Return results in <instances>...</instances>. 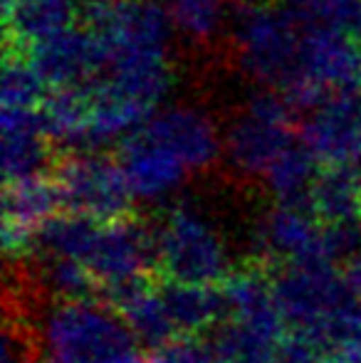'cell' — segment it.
Listing matches in <instances>:
<instances>
[{
  "instance_id": "2e32d148",
  "label": "cell",
  "mask_w": 361,
  "mask_h": 363,
  "mask_svg": "<svg viewBox=\"0 0 361 363\" xmlns=\"http://www.w3.org/2000/svg\"><path fill=\"white\" fill-rule=\"evenodd\" d=\"M319 176V161L304 144H292L277 156V161L262 176L267 191L282 206H297L312 211V188Z\"/></svg>"
},
{
  "instance_id": "52a82bcc",
  "label": "cell",
  "mask_w": 361,
  "mask_h": 363,
  "mask_svg": "<svg viewBox=\"0 0 361 363\" xmlns=\"http://www.w3.org/2000/svg\"><path fill=\"white\" fill-rule=\"evenodd\" d=\"M84 267L96 277L101 294L136 279L156 277L154 225L144 223L136 213L101 223Z\"/></svg>"
},
{
  "instance_id": "ba28073f",
  "label": "cell",
  "mask_w": 361,
  "mask_h": 363,
  "mask_svg": "<svg viewBox=\"0 0 361 363\" xmlns=\"http://www.w3.org/2000/svg\"><path fill=\"white\" fill-rule=\"evenodd\" d=\"M255 250L257 259L270 267L307 262L332 264L324 250V223L312 211L297 206L277 203L262 216L255 233Z\"/></svg>"
},
{
  "instance_id": "e0dca14e",
  "label": "cell",
  "mask_w": 361,
  "mask_h": 363,
  "mask_svg": "<svg viewBox=\"0 0 361 363\" xmlns=\"http://www.w3.org/2000/svg\"><path fill=\"white\" fill-rule=\"evenodd\" d=\"M176 35L188 45H213L228 35L233 8L231 0H161Z\"/></svg>"
},
{
  "instance_id": "ac0fdd59",
  "label": "cell",
  "mask_w": 361,
  "mask_h": 363,
  "mask_svg": "<svg viewBox=\"0 0 361 363\" xmlns=\"http://www.w3.org/2000/svg\"><path fill=\"white\" fill-rule=\"evenodd\" d=\"M312 213L322 223L361 220L359 181L354 166H324L312 188Z\"/></svg>"
},
{
  "instance_id": "cb8c5ba5",
  "label": "cell",
  "mask_w": 361,
  "mask_h": 363,
  "mask_svg": "<svg viewBox=\"0 0 361 363\" xmlns=\"http://www.w3.org/2000/svg\"><path fill=\"white\" fill-rule=\"evenodd\" d=\"M357 181H359V201H361V166H357Z\"/></svg>"
},
{
  "instance_id": "8992f818",
  "label": "cell",
  "mask_w": 361,
  "mask_h": 363,
  "mask_svg": "<svg viewBox=\"0 0 361 363\" xmlns=\"http://www.w3.org/2000/svg\"><path fill=\"white\" fill-rule=\"evenodd\" d=\"M50 176L57 183L62 211L94 220H116L131 216L129 183L119 161L99 151H67L57 158Z\"/></svg>"
},
{
  "instance_id": "5bb4252c",
  "label": "cell",
  "mask_w": 361,
  "mask_h": 363,
  "mask_svg": "<svg viewBox=\"0 0 361 363\" xmlns=\"http://www.w3.org/2000/svg\"><path fill=\"white\" fill-rule=\"evenodd\" d=\"M84 8V0H3L8 43L33 50L35 45L77 28Z\"/></svg>"
},
{
  "instance_id": "4fadbf2b",
  "label": "cell",
  "mask_w": 361,
  "mask_h": 363,
  "mask_svg": "<svg viewBox=\"0 0 361 363\" xmlns=\"http://www.w3.org/2000/svg\"><path fill=\"white\" fill-rule=\"evenodd\" d=\"M52 139L45 129L40 109L3 106V173L5 183L43 176L55 166Z\"/></svg>"
},
{
  "instance_id": "9a60e30c",
  "label": "cell",
  "mask_w": 361,
  "mask_h": 363,
  "mask_svg": "<svg viewBox=\"0 0 361 363\" xmlns=\"http://www.w3.org/2000/svg\"><path fill=\"white\" fill-rule=\"evenodd\" d=\"M156 287L181 339L206 336L228 316V299L221 284H186L156 277Z\"/></svg>"
},
{
  "instance_id": "30bf717a",
  "label": "cell",
  "mask_w": 361,
  "mask_h": 363,
  "mask_svg": "<svg viewBox=\"0 0 361 363\" xmlns=\"http://www.w3.org/2000/svg\"><path fill=\"white\" fill-rule=\"evenodd\" d=\"M62 211L52 176H33L5 183L3 193V242L8 257L28 255L35 235L50 218Z\"/></svg>"
},
{
  "instance_id": "6da1fadb",
  "label": "cell",
  "mask_w": 361,
  "mask_h": 363,
  "mask_svg": "<svg viewBox=\"0 0 361 363\" xmlns=\"http://www.w3.org/2000/svg\"><path fill=\"white\" fill-rule=\"evenodd\" d=\"M84 28L96 50L89 86L156 114L176 82L174 25L161 0H89Z\"/></svg>"
},
{
  "instance_id": "9c48e42d",
  "label": "cell",
  "mask_w": 361,
  "mask_h": 363,
  "mask_svg": "<svg viewBox=\"0 0 361 363\" xmlns=\"http://www.w3.org/2000/svg\"><path fill=\"white\" fill-rule=\"evenodd\" d=\"M141 129L169 146L191 173L213 168L223 156V134L206 109L193 104H171L159 109Z\"/></svg>"
},
{
  "instance_id": "7a4b0ae2",
  "label": "cell",
  "mask_w": 361,
  "mask_h": 363,
  "mask_svg": "<svg viewBox=\"0 0 361 363\" xmlns=\"http://www.w3.org/2000/svg\"><path fill=\"white\" fill-rule=\"evenodd\" d=\"M304 23L287 5L265 0L235 5L226 38L238 72L287 99L299 82Z\"/></svg>"
},
{
  "instance_id": "8fae6325",
  "label": "cell",
  "mask_w": 361,
  "mask_h": 363,
  "mask_svg": "<svg viewBox=\"0 0 361 363\" xmlns=\"http://www.w3.org/2000/svg\"><path fill=\"white\" fill-rule=\"evenodd\" d=\"M116 161L136 201H161L174 196L188 176H193L169 146L156 141L144 129L121 141Z\"/></svg>"
},
{
  "instance_id": "7c38bea8",
  "label": "cell",
  "mask_w": 361,
  "mask_h": 363,
  "mask_svg": "<svg viewBox=\"0 0 361 363\" xmlns=\"http://www.w3.org/2000/svg\"><path fill=\"white\" fill-rule=\"evenodd\" d=\"M30 65L50 89H82L96 77V50L87 28H72L30 50Z\"/></svg>"
},
{
  "instance_id": "7402d4cb",
  "label": "cell",
  "mask_w": 361,
  "mask_h": 363,
  "mask_svg": "<svg viewBox=\"0 0 361 363\" xmlns=\"http://www.w3.org/2000/svg\"><path fill=\"white\" fill-rule=\"evenodd\" d=\"M342 277L347 282L349 291L361 301V250L342 264Z\"/></svg>"
},
{
  "instance_id": "3957f363",
  "label": "cell",
  "mask_w": 361,
  "mask_h": 363,
  "mask_svg": "<svg viewBox=\"0 0 361 363\" xmlns=\"http://www.w3.org/2000/svg\"><path fill=\"white\" fill-rule=\"evenodd\" d=\"M38 329L45 354L62 363H144L134 331L104 299H50Z\"/></svg>"
},
{
  "instance_id": "44dd1931",
  "label": "cell",
  "mask_w": 361,
  "mask_h": 363,
  "mask_svg": "<svg viewBox=\"0 0 361 363\" xmlns=\"http://www.w3.org/2000/svg\"><path fill=\"white\" fill-rule=\"evenodd\" d=\"M144 363H211L203 341L179 339L169 346H161L144 356Z\"/></svg>"
},
{
  "instance_id": "603a6c76",
  "label": "cell",
  "mask_w": 361,
  "mask_h": 363,
  "mask_svg": "<svg viewBox=\"0 0 361 363\" xmlns=\"http://www.w3.org/2000/svg\"><path fill=\"white\" fill-rule=\"evenodd\" d=\"M33 363H62L60 359H55V356H50V354H43L40 359H35Z\"/></svg>"
},
{
  "instance_id": "5b68a950",
  "label": "cell",
  "mask_w": 361,
  "mask_h": 363,
  "mask_svg": "<svg viewBox=\"0 0 361 363\" xmlns=\"http://www.w3.org/2000/svg\"><path fill=\"white\" fill-rule=\"evenodd\" d=\"M294 109L279 91L257 89L240 104L223 131V156L245 181L262 178L294 144Z\"/></svg>"
},
{
  "instance_id": "ffe728a7",
  "label": "cell",
  "mask_w": 361,
  "mask_h": 363,
  "mask_svg": "<svg viewBox=\"0 0 361 363\" xmlns=\"http://www.w3.org/2000/svg\"><path fill=\"white\" fill-rule=\"evenodd\" d=\"M284 3L302 18L334 25L337 30H342V25L347 23V18L361 0H284Z\"/></svg>"
},
{
  "instance_id": "d6986e66",
  "label": "cell",
  "mask_w": 361,
  "mask_h": 363,
  "mask_svg": "<svg viewBox=\"0 0 361 363\" xmlns=\"http://www.w3.org/2000/svg\"><path fill=\"white\" fill-rule=\"evenodd\" d=\"M48 96V84L40 79L30 60H23L18 55L5 57L3 67V106L15 109H40Z\"/></svg>"
},
{
  "instance_id": "277c9868",
  "label": "cell",
  "mask_w": 361,
  "mask_h": 363,
  "mask_svg": "<svg viewBox=\"0 0 361 363\" xmlns=\"http://www.w3.org/2000/svg\"><path fill=\"white\" fill-rule=\"evenodd\" d=\"M156 240V277L186 284H223L233 274L226 240L196 206L171 208L159 225Z\"/></svg>"
}]
</instances>
